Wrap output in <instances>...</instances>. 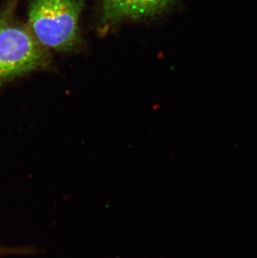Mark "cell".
<instances>
[{"mask_svg":"<svg viewBox=\"0 0 257 258\" xmlns=\"http://www.w3.org/2000/svg\"><path fill=\"white\" fill-rule=\"evenodd\" d=\"M170 0H102L104 18L109 21L150 17L162 12Z\"/></svg>","mask_w":257,"mask_h":258,"instance_id":"obj_3","label":"cell"},{"mask_svg":"<svg viewBox=\"0 0 257 258\" xmlns=\"http://www.w3.org/2000/svg\"><path fill=\"white\" fill-rule=\"evenodd\" d=\"M84 0H31L29 28L45 48L74 49L80 41L79 20Z\"/></svg>","mask_w":257,"mask_h":258,"instance_id":"obj_2","label":"cell"},{"mask_svg":"<svg viewBox=\"0 0 257 258\" xmlns=\"http://www.w3.org/2000/svg\"><path fill=\"white\" fill-rule=\"evenodd\" d=\"M17 5L8 0L0 12V86L49 63L46 48L17 20Z\"/></svg>","mask_w":257,"mask_h":258,"instance_id":"obj_1","label":"cell"},{"mask_svg":"<svg viewBox=\"0 0 257 258\" xmlns=\"http://www.w3.org/2000/svg\"><path fill=\"white\" fill-rule=\"evenodd\" d=\"M34 250L29 247H9L0 245V258L10 256H23L34 253Z\"/></svg>","mask_w":257,"mask_h":258,"instance_id":"obj_4","label":"cell"}]
</instances>
